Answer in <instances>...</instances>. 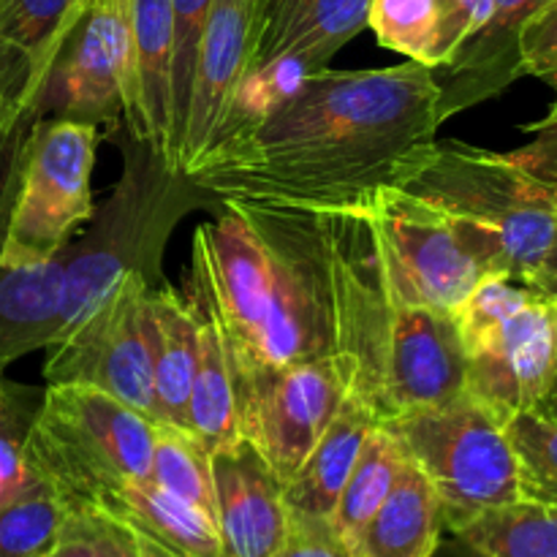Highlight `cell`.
<instances>
[{
  "instance_id": "obj_6",
  "label": "cell",
  "mask_w": 557,
  "mask_h": 557,
  "mask_svg": "<svg viewBox=\"0 0 557 557\" xmlns=\"http://www.w3.org/2000/svg\"><path fill=\"white\" fill-rule=\"evenodd\" d=\"M158 422L82 384H47L27 457L65 509H92L128 482L150 479Z\"/></svg>"
},
{
  "instance_id": "obj_42",
  "label": "cell",
  "mask_w": 557,
  "mask_h": 557,
  "mask_svg": "<svg viewBox=\"0 0 557 557\" xmlns=\"http://www.w3.org/2000/svg\"><path fill=\"white\" fill-rule=\"evenodd\" d=\"M536 272H544V275H553V277H557V234H555L553 245H549L547 256H544L542 267H539Z\"/></svg>"
},
{
  "instance_id": "obj_39",
  "label": "cell",
  "mask_w": 557,
  "mask_h": 557,
  "mask_svg": "<svg viewBox=\"0 0 557 557\" xmlns=\"http://www.w3.org/2000/svg\"><path fill=\"white\" fill-rule=\"evenodd\" d=\"M433 557H484L482 553L471 547V544L462 542L460 536H451V542H441L438 549H435Z\"/></svg>"
},
{
  "instance_id": "obj_12",
  "label": "cell",
  "mask_w": 557,
  "mask_h": 557,
  "mask_svg": "<svg viewBox=\"0 0 557 557\" xmlns=\"http://www.w3.org/2000/svg\"><path fill=\"white\" fill-rule=\"evenodd\" d=\"M237 379L239 438L253 444L283 484L294 479L348 397L335 354Z\"/></svg>"
},
{
  "instance_id": "obj_19",
  "label": "cell",
  "mask_w": 557,
  "mask_h": 557,
  "mask_svg": "<svg viewBox=\"0 0 557 557\" xmlns=\"http://www.w3.org/2000/svg\"><path fill=\"white\" fill-rule=\"evenodd\" d=\"M131 36H134L136 109H139L131 139L141 141L172 172H180L172 109V0H131Z\"/></svg>"
},
{
  "instance_id": "obj_33",
  "label": "cell",
  "mask_w": 557,
  "mask_h": 557,
  "mask_svg": "<svg viewBox=\"0 0 557 557\" xmlns=\"http://www.w3.org/2000/svg\"><path fill=\"white\" fill-rule=\"evenodd\" d=\"M47 557H145L139 533L103 509H69Z\"/></svg>"
},
{
  "instance_id": "obj_5",
  "label": "cell",
  "mask_w": 557,
  "mask_h": 557,
  "mask_svg": "<svg viewBox=\"0 0 557 557\" xmlns=\"http://www.w3.org/2000/svg\"><path fill=\"white\" fill-rule=\"evenodd\" d=\"M400 188L460 221L498 275L536 272L557 234V201L549 185L531 177L506 152L435 139Z\"/></svg>"
},
{
  "instance_id": "obj_32",
  "label": "cell",
  "mask_w": 557,
  "mask_h": 557,
  "mask_svg": "<svg viewBox=\"0 0 557 557\" xmlns=\"http://www.w3.org/2000/svg\"><path fill=\"white\" fill-rule=\"evenodd\" d=\"M65 511L47 484L0 506V557H47L58 542Z\"/></svg>"
},
{
  "instance_id": "obj_18",
  "label": "cell",
  "mask_w": 557,
  "mask_h": 557,
  "mask_svg": "<svg viewBox=\"0 0 557 557\" xmlns=\"http://www.w3.org/2000/svg\"><path fill=\"white\" fill-rule=\"evenodd\" d=\"M370 0H267L250 71L275 60H302L321 71L368 27Z\"/></svg>"
},
{
  "instance_id": "obj_29",
  "label": "cell",
  "mask_w": 557,
  "mask_h": 557,
  "mask_svg": "<svg viewBox=\"0 0 557 557\" xmlns=\"http://www.w3.org/2000/svg\"><path fill=\"white\" fill-rule=\"evenodd\" d=\"M41 403V392L14 384L0 373V506L44 487L27 457V435Z\"/></svg>"
},
{
  "instance_id": "obj_31",
  "label": "cell",
  "mask_w": 557,
  "mask_h": 557,
  "mask_svg": "<svg viewBox=\"0 0 557 557\" xmlns=\"http://www.w3.org/2000/svg\"><path fill=\"white\" fill-rule=\"evenodd\" d=\"M438 0H370L368 27L381 47L438 71Z\"/></svg>"
},
{
  "instance_id": "obj_28",
  "label": "cell",
  "mask_w": 557,
  "mask_h": 557,
  "mask_svg": "<svg viewBox=\"0 0 557 557\" xmlns=\"http://www.w3.org/2000/svg\"><path fill=\"white\" fill-rule=\"evenodd\" d=\"M150 479L158 487L188 500L190 506L215 520V484H212L210 451L199 444V438L190 430L158 424Z\"/></svg>"
},
{
  "instance_id": "obj_37",
  "label": "cell",
  "mask_w": 557,
  "mask_h": 557,
  "mask_svg": "<svg viewBox=\"0 0 557 557\" xmlns=\"http://www.w3.org/2000/svg\"><path fill=\"white\" fill-rule=\"evenodd\" d=\"M525 134H531V139L506 156L531 177L557 185V109H549L547 117L525 125Z\"/></svg>"
},
{
  "instance_id": "obj_14",
  "label": "cell",
  "mask_w": 557,
  "mask_h": 557,
  "mask_svg": "<svg viewBox=\"0 0 557 557\" xmlns=\"http://www.w3.org/2000/svg\"><path fill=\"white\" fill-rule=\"evenodd\" d=\"M267 0H212L196 54L180 172L188 174L221 134L250 69Z\"/></svg>"
},
{
  "instance_id": "obj_30",
  "label": "cell",
  "mask_w": 557,
  "mask_h": 557,
  "mask_svg": "<svg viewBox=\"0 0 557 557\" xmlns=\"http://www.w3.org/2000/svg\"><path fill=\"white\" fill-rule=\"evenodd\" d=\"M517 462L520 500L557 506V422L539 408H528L504 424Z\"/></svg>"
},
{
  "instance_id": "obj_22",
  "label": "cell",
  "mask_w": 557,
  "mask_h": 557,
  "mask_svg": "<svg viewBox=\"0 0 557 557\" xmlns=\"http://www.w3.org/2000/svg\"><path fill=\"white\" fill-rule=\"evenodd\" d=\"M438 495L411 460L373 517L346 539L351 557H433L444 533Z\"/></svg>"
},
{
  "instance_id": "obj_27",
  "label": "cell",
  "mask_w": 557,
  "mask_h": 557,
  "mask_svg": "<svg viewBox=\"0 0 557 557\" xmlns=\"http://www.w3.org/2000/svg\"><path fill=\"white\" fill-rule=\"evenodd\" d=\"M451 536L484 557H557V506L517 500L476 517Z\"/></svg>"
},
{
  "instance_id": "obj_10",
  "label": "cell",
  "mask_w": 557,
  "mask_h": 557,
  "mask_svg": "<svg viewBox=\"0 0 557 557\" xmlns=\"http://www.w3.org/2000/svg\"><path fill=\"white\" fill-rule=\"evenodd\" d=\"M145 275L120 281L79 324L47 348L44 381L82 384L156 419L150 294Z\"/></svg>"
},
{
  "instance_id": "obj_26",
  "label": "cell",
  "mask_w": 557,
  "mask_h": 557,
  "mask_svg": "<svg viewBox=\"0 0 557 557\" xmlns=\"http://www.w3.org/2000/svg\"><path fill=\"white\" fill-rule=\"evenodd\" d=\"M406 460V451L397 444L395 435L384 424H375L368 438H364L357 466H354L351 476H348L346 487L341 493V500L335 506V515H332V528H335L343 542L354 536L379 511V506L384 504L386 495L392 493V487L400 479Z\"/></svg>"
},
{
  "instance_id": "obj_44",
  "label": "cell",
  "mask_w": 557,
  "mask_h": 557,
  "mask_svg": "<svg viewBox=\"0 0 557 557\" xmlns=\"http://www.w3.org/2000/svg\"><path fill=\"white\" fill-rule=\"evenodd\" d=\"M544 82H549V85H553V87H555V92H557V71H555V74H553V76H547V79H544ZM553 109H557V98H555Z\"/></svg>"
},
{
  "instance_id": "obj_11",
  "label": "cell",
  "mask_w": 557,
  "mask_h": 557,
  "mask_svg": "<svg viewBox=\"0 0 557 557\" xmlns=\"http://www.w3.org/2000/svg\"><path fill=\"white\" fill-rule=\"evenodd\" d=\"M71 117L134 136L136 74L131 0H90L65 38L36 117Z\"/></svg>"
},
{
  "instance_id": "obj_21",
  "label": "cell",
  "mask_w": 557,
  "mask_h": 557,
  "mask_svg": "<svg viewBox=\"0 0 557 557\" xmlns=\"http://www.w3.org/2000/svg\"><path fill=\"white\" fill-rule=\"evenodd\" d=\"M63 256L25 267H0V373L25 354L47 351L63 324Z\"/></svg>"
},
{
  "instance_id": "obj_16",
  "label": "cell",
  "mask_w": 557,
  "mask_h": 557,
  "mask_svg": "<svg viewBox=\"0 0 557 557\" xmlns=\"http://www.w3.org/2000/svg\"><path fill=\"white\" fill-rule=\"evenodd\" d=\"M226 557H277L288 533L286 484L245 438L210 455Z\"/></svg>"
},
{
  "instance_id": "obj_13",
  "label": "cell",
  "mask_w": 557,
  "mask_h": 557,
  "mask_svg": "<svg viewBox=\"0 0 557 557\" xmlns=\"http://www.w3.org/2000/svg\"><path fill=\"white\" fill-rule=\"evenodd\" d=\"M457 330L466 348V395L504 424L542 403L557 368V302L539 292L504 319Z\"/></svg>"
},
{
  "instance_id": "obj_25",
  "label": "cell",
  "mask_w": 557,
  "mask_h": 557,
  "mask_svg": "<svg viewBox=\"0 0 557 557\" xmlns=\"http://www.w3.org/2000/svg\"><path fill=\"white\" fill-rule=\"evenodd\" d=\"M156 422L190 430L188 403L196 373V321L185 294L166 281L150 294Z\"/></svg>"
},
{
  "instance_id": "obj_40",
  "label": "cell",
  "mask_w": 557,
  "mask_h": 557,
  "mask_svg": "<svg viewBox=\"0 0 557 557\" xmlns=\"http://www.w3.org/2000/svg\"><path fill=\"white\" fill-rule=\"evenodd\" d=\"M522 281H528L531 286H536L539 292L544 294L547 299H553V302H557V277L553 275H544V272H531V275H525Z\"/></svg>"
},
{
  "instance_id": "obj_17",
  "label": "cell",
  "mask_w": 557,
  "mask_h": 557,
  "mask_svg": "<svg viewBox=\"0 0 557 557\" xmlns=\"http://www.w3.org/2000/svg\"><path fill=\"white\" fill-rule=\"evenodd\" d=\"M549 3L553 0H490L484 25L444 65V76H435L441 87V120L500 96L520 79V36Z\"/></svg>"
},
{
  "instance_id": "obj_23",
  "label": "cell",
  "mask_w": 557,
  "mask_h": 557,
  "mask_svg": "<svg viewBox=\"0 0 557 557\" xmlns=\"http://www.w3.org/2000/svg\"><path fill=\"white\" fill-rule=\"evenodd\" d=\"M92 509L109 511L177 557H226L218 522L152 479L128 482Z\"/></svg>"
},
{
  "instance_id": "obj_24",
  "label": "cell",
  "mask_w": 557,
  "mask_h": 557,
  "mask_svg": "<svg viewBox=\"0 0 557 557\" xmlns=\"http://www.w3.org/2000/svg\"><path fill=\"white\" fill-rule=\"evenodd\" d=\"M375 417L348 395L341 406L337 417L319 438L292 482L286 484V506L288 511L308 517L332 520L335 506L341 500L343 487L351 476L357 457L362 451L364 438L375 428Z\"/></svg>"
},
{
  "instance_id": "obj_38",
  "label": "cell",
  "mask_w": 557,
  "mask_h": 557,
  "mask_svg": "<svg viewBox=\"0 0 557 557\" xmlns=\"http://www.w3.org/2000/svg\"><path fill=\"white\" fill-rule=\"evenodd\" d=\"M441 25H438V60L444 69L457 49L484 25L490 11V0H438Z\"/></svg>"
},
{
  "instance_id": "obj_34",
  "label": "cell",
  "mask_w": 557,
  "mask_h": 557,
  "mask_svg": "<svg viewBox=\"0 0 557 557\" xmlns=\"http://www.w3.org/2000/svg\"><path fill=\"white\" fill-rule=\"evenodd\" d=\"M210 5L212 0H172V20H174L172 109H174V134H177V152H180V141H183L185 117H188L196 54H199L201 30H205Z\"/></svg>"
},
{
  "instance_id": "obj_2",
  "label": "cell",
  "mask_w": 557,
  "mask_h": 557,
  "mask_svg": "<svg viewBox=\"0 0 557 557\" xmlns=\"http://www.w3.org/2000/svg\"><path fill=\"white\" fill-rule=\"evenodd\" d=\"M196 228L188 281L221 326L234 375L335 354L330 277L308 210L221 201Z\"/></svg>"
},
{
  "instance_id": "obj_7",
  "label": "cell",
  "mask_w": 557,
  "mask_h": 557,
  "mask_svg": "<svg viewBox=\"0 0 557 557\" xmlns=\"http://www.w3.org/2000/svg\"><path fill=\"white\" fill-rule=\"evenodd\" d=\"M103 131L71 117L33 120L16 150L0 215V267L49 261L92 218V169Z\"/></svg>"
},
{
  "instance_id": "obj_41",
  "label": "cell",
  "mask_w": 557,
  "mask_h": 557,
  "mask_svg": "<svg viewBox=\"0 0 557 557\" xmlns=\"http://www.w3.org/2000/svg\"><path fill=\"white\" fill-rule=\"evenodd\" d=\"M536 408H539V411H544V413H547V417H553L555 422H557V368H555V375H553V381H549L547 392H544L542 403H539Z\"/></svg>"
},
{
  "instance_id": "obj_43",
  "label": "cell",
  "mask_w": 557,
  "mask_h": 557,
  "mask_svg": "<svg viewBox=\"0 0 557 557\" xmlns=\"http://www.w3.org/2000/svg\"><path fill=\"white\" fill-rule=\"evenodd\" d=\"M139 544H141V555L145 557H177V555L169 553V549H163L161 544H156V542H150L147 536H141V533H139Z\"/></svg>"
},
{
  "instance_id": "obj_3",
  "label": "cell",
  "mask_w": 557,
  "mask_h": 557,
  "mask_svg": "<svg viewBox=\"0 0 557 557\" xmlns=\"http://www.w3.org/2000/svg\"><path fill=\"white\" fill-rule=\"evenodd\" d=\"M308 212L324 245L335 357L348 395L379 424L466 395V348L455 315L397 302L364 201Z\"/></svg>"
},
{
  "instance_id": "obj_36",
  "label": "cell",
  "mask_w": 557,
  "mask_h": 557,
  "mask_svg": "<svg viewBox=\"0 0 557 557\" xmlns=\"http://www.w3.org/2000/svg\"><path fill=\"white\" fill-rule=\"evenodd\" d=\"M277 557H351L332 520L288 511V533Z\"/></svg>"
},
{
  "instance_id": "obj_35",
  "label": "cell",
  "mask_w": 557,
  "mask_h": 557,
  "mask_svg": "<svg viewBox=\"0 0 557 557\" xmlns=\"http://www.w3.org/2000/svg\"><path fill=\"white\" fill-rule=\"evenodd\" d=\"M522 76L547 79L557 71V0L539 11L520 36Z\"/></svg>"
},
{
  "instance_id": "obj_4",
  "label": "cell",
  "mask_w": 557,
  "mask_h": 557,
  "mask_svg": "<svg viewBox=\"0 0 557 557\" xmlns=\"http://www.w3.org/2000/svg\"><path fill=\"white\" fill-rule=\"evenodd\" d=\"M210 199L183 172H172L141 141L131 139L123 174L107 201L92 210L85 223L90 228L60 250L65 302L58 337L79 324L128 275H145L161 286V259L169 237L185 212L205 207Z\"/></svg>"
},
{
  "instance_id": "obj_15",
  "label": "cell",
  "mask_w": 557,
  "mask_h": 557,
  "mask_svg": "<svg viewBox=\"0 0 557 557\" xmlns=\"http://www.w3.org/2000/svg\"><path fill=\"white\" fill-rule=\"evenodd\" d=\"M90 0H0V136L38 112L65 38Z\"/></svg>"
},
{
  "instance_id": "obj_8",
  "label": "cell",
  "mask_w": 557,
  "mask_h": 557,
  "mask_svg": "<svg viewBox=\"0 0 557 557\" xmlns=\"http://www.w3.org/2000/svg\"><path fill=\"white\" fill-rule=\"evenodd\" d=\"M384 428L438 495L449 533L520 500L515 451L504 422L471 395L406 413Z\"/></svg>"
},
{
  "instance_id": "obj_9",
  "label": "cell",
  "mask_w": 557,
  "mask_h": 557,
  "mask_svg": "<svg viewBox=\"0 0 557 557\" xmlns=\"http://www.w3.org/2000/svg\"><path fill=\"white\" fill-rule=\"evenodd\" d=\"M364 207L386 281L406 308L455 315L484 277L498 275L473 234L422 196L392 185L364 199Z\"/></svg>"
},
{
  "instance_id": "obj_1",
  "label": "cell",
  "mask_w": 557,
  "mask_h": 557,
  "mask_svg": "<svg viewBox=\"0 0 557 557\" xmlns=\"http://www.w3.org/2000/svg\"><path fill=\"white\" fill-rule=\"evenodd\" d=\"M441 123L433 69H321L259 123L223 134L185 177L218 205H357L406 183Z\"/></svg>"
},
{
  "instance_id": "obj_20",
  "label": "cell",
  "mask_w": 557,
  "mask_h": 557,
  "mask_svg": "<svg viewBox=\"0 0 557 557\" xmlns=\"http://www.w3.org/2000/svg\"><path fill=\"white\" fill-rule=\"evenodd\" d=\"M185 299L196 321V373L190 386L188 424L190 433L212 455L239 441L237 379L221 326L194 281H185Z\"/></svg>"
},
{
  "instance_id": "obj_45",
  "label": "cell",
  "mask_w": 557,
  "mask_h": 557,
  "mask_svg": "<svg viewBox=\"0 0 557 557\" xmlns=\"http://www.w3.org/2000/svg\"><path fill=\"white\" fill-rule=\"evenodd\" d=\"M549 185V183H547ZM549 190H553V196H555V201H557V185H549Z\"/></svg>"
}]
</instances>
